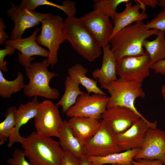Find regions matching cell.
Instances as JSON below:
<instances>
[{
  "mask_svg": "<svg viewBox=\"0 0 165 165\" xmlns=\"http://www.w3.org/2000/svg\"><path fill=\"white\" fill-rule=\"evenodd\" d=\"M141 118H142L131 109L119 106L107 109L101 116V119L108 125L115 135L126 131Z\"/></svg>",
  "mask_w": 165,
  "mask_h": 165,
  "instance_id": "obj_16",
  "label": "cell"
},
{
  "mask_svg": "<svg viewBox=\"0 0 165 165\" xmlns=\"http://www.w3.org/2000/svg\"><path fill=\"white\" fill-rule=\"evenodd\" d=\"M37 28L33 33L29 36L24 38H20L15 40H6V44L13 46L20 52H17L18 63L25 68H28L31 64L32 61L35 59L32 57L39 56L48 58L49 52L42 47L36 42L35 38L40 31Z\"/></svg>",
  "mask_w": 165,
  "mask_h": 165,
  "instance_id": "obj_14",
  "label": "cell"
},
{
  "mask_svg": "<svg viewBox=\"0 0 165 165\" xmlns=\"http://www.w3.org/2000/svg\"><path fill=\"white\" fill-rule=\"evenodd\" d=\"M109 97L106 95L85 93L79 96L75 104L65 113L70 118L75 117H90L100 120L107 109Z\"/></svg>",
  "mask_w": 165,
  "mask_h": 165,
  "instance_id": "obj_10",
  "label": "cell"
},
{
  "mask_svg": "<svg viewBox=\"0 0 165 165\" xmlns=\"http://www.w3.org/2000/svg\"><path fill=\"white\" fill-rule=\"evenodd\" d=\"M134 1L135 2L134 5L132 6V2L130 1L126 3L125 8L123 11L117 13L113 21V29L111 38L120 30L132 23L147 18L148 15L145 12L146 6L139 0Z\"/></svg>",
  "mask_w": 165,
  "mask_h": 165,
  "instance_id": "obj_17",
  "label": "cell"
},
{
  "mask_svg": "<svg viewBox=\"0 0 165 165\" xmlns=\"http://www.w3.org/2000/svg\"><path fill=\"white\" fill-rule=\"evenodd\" d=\"M80 18L101 48L108 44L113 29L109 17L94 9Z\"/></svg>",
  "mask_w": 165,
  "mask_h": 165,
  "instance_id": "obj_12",
  "label": "cell"
},
{
  "mask_svg": "<svg viewBox=\"0 0 165 165\" xmlns=\"http://www.w3.org/2000/svg\"><path fill=\"white\" fill-rule=\"evenodd\" d=\"M130 165H164L161 161L158 160H147L138 159L133 160Z\"/></svg>",
  "mask_w": 165,
  "mask_h": 165,
  "instance_id": "obj_34",
  "label": "cell"
},
{
  "mask_svg": "<svg viewBox=\"0 0 165 165\" xmlns=\"http://www.w3.org/2000/svg\"><path fill=\"white\" fill-rule=\"evenodd\" d=\"M64 21L59 15L52 14L44 19L41 22L40 33L35 38L38 45L48 49V61L53 68L58 61L57 52L60 46L66 40L63 31Z\"/></svg>",
  "mask_w": 165,
  "mask_h": 165,
  "instance_id": "obj_6",
  "label": "cell"
},
{
  "mask_svg": "<svg viewBox=\"0 0 165 165\" xmlns=\"http://www.w3.org/2000/svg\"><path fill=\"white\" fill-rule=\"evenodd\" d=\"M6 28L2 18H0V45H2L9 37L5 32V29Z\"/></svg>",
  "mask_w": 165,
  "mask_h": 165,
  "instance_id": "obj_36",
  "label": "cell"
},
{
  "mask_svg": "<svg viewBox=\"0 0 165 165\" xmlns=\"http://www.w3.org/2000/svg\"><path fill=\"white\" fill-rule=\"evenodd\" d=\"M23 75L17 72L16 78L9 81L5 78L2 71L0 70V96L4 98H10L12 95L23 90L25 86Z\"/></svg>",
  "mask_w": 165,
  "mask_h": 165,
  "instance_id": "obj_27",
  "label": "cell"
},
{
  "mask_svg": "<svg viewBox=\"0 0 165 165\" xmlns=\"http://www.w3.org/2000/svg\"><path fill=\"white\" fill-rule=\"evenodd\" d=\"M140 149V148H135L105 156H91L87 158L92 165H103L106 164L130 165L134 157Z\"/></svg>",
  "mask_w": 165,
  "mask_h": 165,
  "instance_id": "obj_23",
  "label": "cell"
},
{
  "mask_svg": "<svg viewBox=\"0 0 165 165\" xmlns=\"http://www.w3.org/2000/svg\"><path fill=\"white\" fill-rule=\"evenodd\" d=\"M43 5L51 6L62 10L68 17L75 16L76 13L75 2L66 0L58 5L46 0H23L19 6L22 9L35 11L37 7Z\"/></svg>",
  "mask_w": 165,
  "mask_h": 165,
  "instance_id": "obj_25",
  "label": "cell"
},
{
  "mask_svg": "<svg viewBox=\"0 0 165 165\" xmlns=\"http://www.w3.org/2000/svg\"><path fill=\"white\" fill-rule=\"evenodd\" d=\"M112 165H123L119 164H113Z\"/></svg>",
  "mask_w": 165,
  "mask_h": 165,
  "instance_id": "obj_41",
  "label": "cell"
},
{
  "mask_svg": "<svg viewBox=\"0 0 165 165\" xmlns=\"http://www.w3.org/2000/svg\"><path fill=\"white\" fill-rule=\"evenodd\" d=\"M72 132L83 146L93 137L100 124V120L85 117H75L68 120Z\"/></svg>",
  "mask_w": 165,
  "mask_h": 165,
  "instance_id": "obj_19",
  "label": "cell"
},
{
  "mask_svg": "<svg viewBox=\"0 0 165 165\" xmlns=\"http://www.w3.org/2000/svg\"><path fill=\"white\" fill-rule=\"evenodd\" d=\"M142 86V83L129 81L120 78L101 86L110 95L107 109L118 106L125 107L131 109L142 118H145L138 111L134 105L136 98H143L145 96Z\"/></svg>",
  "mask_w": 165,
  "mask_h": 165,
  "instance_id": "obj_5",
  "label": "cell"
},
{
  "mask_svg": "<svg viewBox=\"0 0 165 165\" xmlns=\"http://www.w3.org/2000/svg\"><path fill=\"white\" fill-rule=\"evenodd\" d=\"M16 49L13 46L6 44L5 48L0 50V70L6 72L8 69L6 66V60L4 61L5 57L7 55H11L14 53Z\"/></svg>",
  "mask_w": 165,
  "mask_h": 165,
  "instance_id": "obj_32",
  "label": "cell"
},
{
  "mask_svg": "<svg viewBox=\"0 0 165 165\" xmlns=\"http://www.w3.org/2000/svg\"><path fill=\"white\" fill-rule=\"evenodd\" d=\"M11 4V8L7 11L6 13L7 17L14 24L10 32V39L12 40L21 38L27 29L39 25L42 20L52 14L50 13H42L35 11L23 9L19 6L13 3Z\"/></svg>",
  "mask_w": 165,
  "mask_h": 165,
  "instance_id": "obj_11",
  "label": "cell"
},
{
  "mask_svg": "<svg viewBox=\"0 0 165 165\" xmlns=\"http://www.w3.org/2000/svg\"><path fill=\"white\" fill-rule=\"evenodd\" d=\"M103 59L100 68L95 69L92 73L93 77L97 79L103 86L116 80V60L110 49L109 44L103 47Z\"/></svg>",
  "mask_w": 165,
  "mask_h": 165,
  "instance_id": "obj_20",
  "label": "cell"
},
{
  "mask_svg": "<svg viewBox=\"0 0 165 165\" xmlns=\"http://www.w3.org/2000/svg\"><path fill=\"white\" fill-rule=\"evenodd\" d=\"M157 126V121L151 122L141 118L126 131L116 135L117 143L122 151L141 149L148 130L149 128H156Z\"/></svg>",
  "mask_w": 165,
  "mask_h": 165,
  "instance_id": "obj_15",
  "label": "cell"
},
{
  "mask_svg": "<svg viewBox=\"0 0 165 165\" xmlns=\"http://www.w3.org/2000/svg\"></svg>",
  "mask_w": 165,
  "mask_h": 165,
  "instance_id": "obj_42",
  "label": "cell"
},
{
  "mask_svg": "<svg viewBox=\"0 0 165 165\" xmlns=\"http://www.w3.org/2000/svg\"><path fill=\"white\" fill-rule=\"evenodd\" d=\"M150 69L153 70L155 73L165 76V58L152 65Z\"/></svg>",
  "mask_w": 165,
  "mask_h": 165,
  "instance_id": "obj_35",
  "label": "cell"
},
{
  "mask_svg": "<svg viewBox=\"0 0 165 165\" xmlns=\"http://www.w3.org/2000/svg\"><path fill=\"white\" fill-rule=\"evenodd\" d=\"M150 60L145 52L143 54L123 57L116 62V72L126 80L142 83L150 74Z\"/></svg>",
  "mask_w": 165,
  "mask_h": 165,
  "instance_id": "obj_9",
  "label": "cell"
},
{
  "mask_svg": "<svg viewBox=\"0 0 165 165\" xmlns=\"http://www.w3.org/2000/svg\"><path fill=\"white\" fill-rule=\"evenodd\" d=\"M31 165H61L64 151L58 141L32 132L20 143Z\"/></svg>",
  "mask_w": 165,
  "mask_h": 165,
  "instance_id": "obj_2",
  "label": "cell"
},
{
  "mask_svg": "<svg viewBox=\"0 0 165 165\" xmlns=\"http://www.w3.org/2000/svg\"><path fill=\"white\" fill-rule=\"evenodd\" d=\"M165 33L159 31L155 39L151 41L146 39L143 42V46L149 55L151 66L165 58Z\"/></svg>",
  "mask_w": 165,
  "mask_h": 165,
  "instance_id": "obj_26",
  "label": "cell"
},
{
  "mask_svg": "<svg viewBox=\"0 0 165 165\" xmlns=\"http://www.w3.org/2000/svg\"><path fill=\"white\" fill-rule=\"evenodd\" d=\"M161 91L163 97L165 102V84L162 86Z\"/></svg>",
  "mask_w": 165,
  "mask_h": 165,
  "instance_id": "obj_40",
  "label": "cell"
},
{
  "mask_svg": "<svg viewBox=\"0 0 165 165\" xmlns=\"http://www.w3.org/2000/svg\"><path fill=\"white\" fill-rule=\"evenodd\" d=\"M148 29H155L165 32V8L156 17L146 24Z\"/></svg>",
  "mask_w": 165,
  "mask_h": 165,
  "instance_id": "obj_30",
  "label": "cell"
},
{
  "mask_svg": "<svg viewBox=\"0 0 165 165\" xmlns=\"http://www.w3.org/2000/svg\"><path fill=\"white\" fill-rule=\"evenodd\" d=\"M88 72V69L86 68L79 63L75 64L68 69V76L79 85L83 86L88 94L93 93L106 95L97 86V81L86 76Z\"/></svg>",
  "mask_w": 165,
  "mask_h": 165,
  "instance_id": "obj_22",
  "label": "cell"
},
{
  "mask_svg": "<svg viewBox=\"0 0 165 165\" xmlns=\"http://www.w3.org/2000/svg\"><path fill=\"white\" fill-rule=\"evenodd\" d=\"M34 118L37 133L49 137H59L63 121L58 106L52 101L46 100L40 102Z\"/></svg>",
  "mask_w": 165,
  "mask_h": 165,
  "instance_id": "obj_8",
  "label": "cell"
},
{
  "mask_svg": "<svg viewBox=\"0 0 165 165\" xmlns=\"http://www.w3.org/2000/svg\"><path fill=\"white\" fill-rule=\"evenodd\" d=\"M49 65L48 59H45L41 62L31 63L28 68H25L29 81L23 90L28 97L38 96L54 100L59 98V90L49 85L51 80L59 75L48 70L47 68Z\"/></svg>",
  "mask_w": 165,
  "mask_h": 165,
  "instance_id": "obj_4",
  "label": "cell"
},
{
  "mask_svg": "<svg viewBox=\"0 0 165 165\" xmlns=\"http://www.w3.org/2000/svg\"><path fill=\"white\" fill-rule=\"evenodd\" d=\"M159 31L148 29L142 20L139 21L120 30L110 38V49L116 61L124 57L144 54L143 42Z\"/></svg>",
  "mask_w": 165,
  "mask_h": 165,
  "instance_id": "obj_1",
  "label": "cell"
},
{
  "mask_svg": "<svg viewBox=\"0 0 165 165\" xmlns=\"http://www.w3.org/2000/svg\"><path fill=\"white\" fill-rule=\"evenodd\" d=\"M163 9L165 8V0H159L158 5Z\"/></svg>",
  "mask_w": 165,
  "mask_h": 165,
  "instance_id": "obj_39",
  "label": "cell"
},
{
  "mask_svg": "<svg viewBox=\"0 0 165 165\" xmlns=\"http://www.w3.org/2000/svg\"><path fill=\"white\" fill-rule=\"evenodd\" d=\"M94 9L97 10L114 20L117 6L122 3H127L129 0H94Z\"/></svg>",
  "mask_w": 165,
  "mask_h": 165,
  "instance_id": "obj_29",
  "label": "cell"
},
{
  "mask_svg": "<svg viewBox=\"0 0 165 165\" xmlns=\"http://www.w3.org/2000/svg\"><path fill=\"white\" fill-rule=\"evenodd\" d=\"M96 133L83 145L86 156L103 157L122 152L116 141V135L108 125L103 119Z\"/></svg>",
  "mask_w": 165,
  "mask_h": 165,
  "instance_id": "obj_7",
  "label": "cell"
},
{
  "mask_svg": "<svg viewBox=\"0 0 165 165\" xmlns=\"http://www.w3.org/2000/svg\"><path fill=\"white\" fill-rule=\"evenodd\" d=\"M81 159L72 153L64 152L61 165H80Z\"/></svg>",
  "mask_w": 165,
  "mask_h": 165,
  "instance_id": "obj_33",
  "label": "cell"
},
{
  "mask_svg": "<svg viewBox=\"0 0 165 165\" xmlns=\"http://www.w3.org/2000/svg\"><path fill=\"white\" fill-rule=\"evenodd\" d=\"M58 138L64 152H70L81 159L86 157L83 146L74 135L68 120H63Z\"/></svg>",
  "mask_w": 165,
  "mask_h": 165,
  "instance_id": "obj_21",
  "label": "cell"
},
{
  "mask_svg": "<svg viewBox=\"0 0 165 165\" xmlns=\"http://www.w3.org/2000/svg\"><path fill=\"white\" fill-rule=\"evenodd\" d=\"M40 102L37 96H35L31 101L25 104H21L17 109L16 115V126L12 134L9 138L7 146L11 148L16 143H21L24 138L19 133L20 128L26 124L36 115L38 108Z\"/></svg>",
  "mask_w": 165,
  "mask_h": 165,
  "instance_id": "obj_18",
  "label": "cell"
},
{
  "mask_svg": "<svg viewBox=\"0 0 165 165\" xmlns=\"http://www.w3.org/2000/svg\"><path fill=\"white\" fill-rule=\"evenodd\" d=\"M159 160L165 165V131L149 128L141 148L134 159Z\"/></svg>",
  "mask_w": 165,
  "mask_h": 165,
  "instance_id": "obj_13",
  "label": "cell"
},
{
  "mask_svg": "<svg viewBox=\"0 0 165 165\" xmlns=\"http://www.w3.org/2000/svg\"><path fill=\"white\" fill-rule=\"evenodd\" d=\"M145 6H148L152 8H155L158 5L159 0H139Z\"/></svg>",
  "mask_w": 165,
  "mask_h": 165,
  "instance_id": "obj_37",
  "label": "cell"
},
{
  "mask_svg": "<svg viewBox=\"0 0 165 165\" xmlns=\"http://www.w3.org/2000/svg\"><path fill=\"white\" fill-rule=\"evenodd\" d=\"M25 158L23 150L16 148L12 157L7 160V165H31Z\"/></svg>",
  "mask_w": 165,
  "mask_h": 165,
  "instance_id": "obj_31",
  "label": "cell"
},
{
  "mask_svg": "<svg viewBox=\"0 0 165 165\" xmlns=\"http://www.w3.org/2000/svg\"><path fill=\"white\" fill-rule=\"evenodd\" d=\"M63 31L66 40L88 61L93 62L101 55V47L80 18L67 16L64 22Z\"/></svg>",
  "mask_w": 165,
  "mask_h": 165,
  "instance_id": "obj_3",
  "label": "cell"
},
{
  "mask_svg": "<svg viewBox=\"0 0 165 165\" xmlns=\"http://www.w3.org/2000/svg\"><path fill=\"white\" fill-rule=\"evenodd\" d=\"M80 165H92L89 161L87 157L82 159L81 160Z\"/></svg>",
  "mask_w": 165,
  "mask_h": 165,
  "instance_id": "obj_38",
  "label": "cell"
},
{
  "mask_svg": "<svg viewBox=\"0 0 165 165\" xmlns=\"http://www.w3.org/2000/svg\"><path fill=\"white\" fill-rule=\"evenodd\" d=\"M65 90L60 100L56 104L62 108L63 113H65L68 109L75 103L78 97L85 93L80 90L79 84L69 76L66 77L64 82Z\"/></svg>",
  "mask_w": 165,
  "mask_h": 165,
  "instance_id": "obj_24",
  "label": "cell"
},
{
  "mask_svg": "<svg viewBox=\"0 0 165 165\" xmlns=\"http://www.w3.org/2000/svg\"><path fill=\"white\" fill-rule=\"evenodd\" d=\"M16 106L9 108L5 114V119L0 123V145L4 144L12 134L16 126Z\"/></svg>",
  "mask_w": 165,
  "mask_h": 165,
  "instance_id": "obj_28",
  "label": "cell"
}]
</instances>
